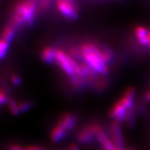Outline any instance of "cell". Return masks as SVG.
Segmentation results:
<instances>
[{"label":"cell","mask_w":150,"mask_h":150,"mask_svg":"<svg viewBox=\"0 0 150 150\" xmlns=\"http://www.w3.org/2000/svg\"><path fill=\"white\" fill-rule=\"evenodd\" d=\"M113 150H120V149H117V147H116V148H115V149H113Z\"/></svg>","instance_id":"obj_25"},{"label":"cell","mask_w":150,"mask_h":150,"mask_svg":"<svg viewBox=\"0 0 150 150\" xmlns=\"http://www.w3.org/2000/svg\"><path fill=\"white\" fill-rule=\"evenodd\" d=\"M9 150H24V147L18 145H12L9 148Z\"/></svg>","instance_id":"obj_21"},{"label":"cell","mask_w":150,"mask_h":150,"mask_svg":"<svg viewBox=\"0 0 150 150\" xmlns=\"http://www.w3.org/2000/svg\"><path fill=\"white\" fill-rule=\"evenodd\" d=\"M66 131V129L63 128V127L61 126L59 124H57L51 131L50 139L54 142H58L61 141L65 136Z\"/></svg>","instance_id":"obj_12"},{"label":"cell","mask_w":150,"mask_h":150,"mask_svg":"<svg viewBox=\"0 0 150 150\" xmlns=\"http://www.w3.org/2000/svg\"><path fill=\"white\" fill-rule=\"evenodd\" d=\"M8 107L10 112L13 115H18L20 113V108H19L18 103L16 102V100L14 98H10L8 99Z\"/></svg>","instance_id":"obj_14"},{"label":"cell","mask_w":150,"mask_h":150,"mask_svg":"<svg viewBox=\"0 0 150 150\" xmlns=\"http://www.w3.org/2000/svg\"><path fill=\"white\" fill-rule=\"evenodd\" d=\"M83 61L86 62L97 73L105 75L108 72L107 63L105 62L100 47L93 42H85L79 47Z\"/></svg>","instance_id":"obj_1"},{"label":"cell","mask_w":150,"mask_h":150,"mask_svg":"<svg viewBox=\"0 0 150 150\" xmlns=\"http://www.w3.org/2000/svg\"><path fill=\"white\" fill-rule=\"evenodd\" d=\"M8 99H8L6 95L4 93L3 91L0 92V104H6V103H8Z\"/></svg>","instance_id":"obj_19"},{"label":"cell","mask_w":150,"mask_h":150,"mask_svg":"<svg viewBox=\"0 0 150 150\" xmlns=\"http://www.w3.org/2000/svg\"><path fill=\"white\" fill-rule=\"evenodd\" d=\"M148 47L150 49V30H149V33H148Z\"/></svg>","instance_id":"obj_24"},{"label":"cell","mask_w":150,"mask_h":150,"mask_svg":"<svg viewBox=\"0 0 150 150\" xmlns=\"http://www.w3.org/2000/svg\"><path fill=\"white\" fill-rule=\"evenodd\" d=\"M102 129L100 126L97 124H91L84 127L79 133L77 136L78 141L81 144H87L93 141L97 136V133Z\"/></svg>","instance_id":"obj_5"},{"label":"cell","mask_w":150,"mask_h":150,"mask_svg":"<svg viewBox=\"0 0 150 150\" xmlns=\"http://www.w3.org/2000/svg\"><path fill=\"white\" fill-rule=\"evenodd\" d=\"M145 97L146 100H147V101H149V102H150V89L147 92V93H146Z\"/></svg>","instance_id":"obj_23"},{"label":"cell","mask_w":150,"mask_h":150,"mask_svg":"<svg viewBox=\"0 0 150 150\" xmlns=\"http://www.w3.org/2000/svg\"><path fill=\"white\" fill-rule=\"evenodd\" d=\"M20 112H26L33 106V103L30 101H23L18 103Z\"/></svg>","instance_id":"obj_16"},{"label":"cell","mask_w":150,"mask_h":150,"mask_svg":"<svg viewBox=\"0 0 150 150\" xmlns=\"http://www.w3.org/2000/svg\"><path fill=\"white\" fill-rule=\"evenodd\" d=\"M135 95H136V90L134 89V88H127L124 92L121 98L110 108L108 111L109 117L113 118L115 122L119 123L125 120L127 112L132 108Z\"/></svg>","instance_id":"obj_2"},{"label":"cell","mask_w":150,"mask_h":150,"mask_svg":"<svg viewBox=\"0 0 150 150\" xmlns=\"http://www.w3.org/2000/svg\"><path fill=\"white\" fill-rule=\"evenodd\" d=\"M57 50L52 47H45L42 49L40 53V58L46 63H52L56 61Z\"/></svg>","instance_id":"obj_10"},{"label":"cell","mask_w":150,"mask_h":150,"mask_svg":"<svg viewBox=\"0 0 150 150\" xmlns=\"http://www.w3.org/2000/svg\"><path fill=\"white\" fill-rule=\"evenodd\" d=\"M77 117L70 112H65L60 117L57 124L61 125L66 130H70L76 125Z\"/></svg>","instance_id":"obj_8"},{"label":"cell","mask_w":150,"mask_h":150,"mask_svg":"<svg viewBox=\"0 0 150 150\" xmlns=\"http://www.w3.org/2000/svg\"><path fill=\"white\" fill-rule=\"evenodd\" d=\"M111 132L112 142H113V144L115 145V147H117V149H119L120 150H123V138L122 136L121 128L119 122L115 121L114 122L112 123Z\"/></svg>","instance_id":"obj_7"},{"label":"cell","mask_w":150,"mask_h":150,"mask_svg":"<svg viewBox=\"0 0 150 150\" xmlns=\"http://www.w3.org/2000/svg\"><path fill=\"white\" fill-rule=\"evenodd\" d=\"M56 7L62 16L65 18L70 20L77 19V8L74 1L69 0H59L56 2Z\"/></svg>","instance_id":"obj_4"},{"label":"cell","mask_w":150,"mask_h":150,"mask_svg":"<svg viewBox=\"0 0 150 150\" xmlns=\"http://www.w3.org/2000/svg\"><path fill=\"white\" fill-rule=\"evenodd\" d=\"M100 49L101 50H102L103 56H104L105 62H106L107 64L110 63L112 59H113V54H112L111 50L106 46H103L102 47H100Z\"/></svg>","instance_id":"obj_15"},{"label":"cell","mask_w":150,"mask_h":150,"mask_svg":"<svg viewBox=\"0 0 150 150\" xmlns=\"http://www.w3.org/2000/svg\"><path fill=\"white\" fill-rule=\"evenodd\" d=\"M9 43L3 40H0V58L3 59L4 57L6 54L7 50H8Z\"/></svg>","instance_id":"obj_17"},{"label":"cell","mask_w":150,"mask_h":150,"mask_svg":"<svg viewBox=\"0 0 150 150\" xmlns=\"http://www.w3.org/2000/svg\"><path fill=\"white\" fill-rule=\"evenodd\" d=\"M69 150H79V148L76 143H72L69 146Z\"/></svg>","instance_id":"obj_22"},{"label":"cell","mask_w":150,"mask_h":150,"mask_svg":"<svg viewBox=\"0 0 150 150\" xmlns=\"http://www.w3.org/2000/svg\"><path fill=\"white\" fill-rule=\"evenodd\" d=\"M11 82H12L13 84L15 86H18L20 85V83H21V78L20 76L18 74H13L11 77Z\"/></svg>","instance_id":"obj_18"},{"label":"cell","mask_w":150,"mask_h":150,"mask_svg":"<svg viewBox=\"0 0 150 150\" xmlns=\"http://www.w3.org/2000/svg\"><path fill=\"white\" fill-rule=\"evenodd\" d=\"M38 2L36 1H20L15 6V13L20 16L24 23L31 25L33 22L35 13L37 11Z\"/></svg>","instance_id":"obj_3"},{"label":"cell","mask_w":150,"mask_h":150,"mask_svg":"<svg viewBox=\"0 0 150 150\" xmlns=\"http://www.w3.org/2000/svg\"><path fill=\"white\" fill-rule=\"evenodd\" d=\"M24 150H47L45 148L40 147V146H29L24 147Z\"/></svg>","instance_id":"obj_20"},{"label":"cell","mask_w":150,"mask_h":150,"mask_svg":"<svg viewBox=\"0 0 150 150\" xmlns=\"http://www.w3.org/2000/svg\"><path fill=\"white\" fill-rule=\"evenodd\" d=\"M71 56L69 54H67L64 51L61 50H57L56 58V63L65 74L68 75L69 77L74 75L71 63Z\"/></svg>","instance_id":"obj_6"},{"label":"cell","mask_w":150,"mask_h":150,"mask_svg":"<svg viewBox=\"0 0 150 150\" xmlns=\"http://www.w3.org/2000/svg\"><path fill=\"white\" fill-rule=\"evenodd\" d=\"M15 33V28L12 26H7L4 29L1 33V39L6 41L8 43H10L13 38Z\"/></svg>","instance_id":"obj_13"},{"label":"cell","mask_w":150,"mask_h":150,"mask_svg":"<svg viewBox=\"0 0 150 150\" xmlns=\"http://www.w3.org/2000/svg\"><path fill=\"white\" fill-rule=\"evenodd\" d=\"M96 138L105 150H113L116 148L113 142L110 140L107 135L105 134L102 129L97 133Z\"/></svg>","instance_id":"obj_9"},{"label":"cell","mask_w":150,"mask_h":150,"mask_svg":"<svg viewBox=\"0 0 150 150\" xmlns=\"http://www.w3.org/2000/svg\"><path fill=\"white\" fill-rule=\"evenodd\" d=\"M148 33L149 30L142 26H138L135 29V35L137 40L142 46L148 47Z\"/></svg>","instance_id":"obj_11"}]
</instances>
